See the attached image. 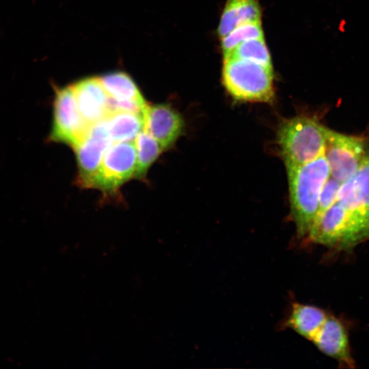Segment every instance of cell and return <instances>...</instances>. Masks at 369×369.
Masks as SVG:
<instances>
[{"label": "cell", "instance_id": "obj_1", "mask_svg": "<svg viewBox=\"0 0 369 369\" xmlns=\"http://www.w3.org/2000/svg\"><path fill=\"white\" fill-rule=\"evenodd\" d=\"M291 217L299 238L307 236L316 217L319 197L330 176L324 154L304 165L287 169Z\"/></svg>", "mask_w": 369, "mask_h": 369}, {"label": "cell", "instance_id": "obj_2", "mask_svg": "<svg viewBox=\"0 0 369 369\" xmlns=\"http://www.w3.org/2000/svg\"><path fill=\"white\" fill-rule=\"evenodd\" d=\"M329 128L316 118L299 116L284 122L277 141L286 169L311 162L324 154Z\"/></svg>", "mask_w": 369, "mask_h": 369}, {"label": "cell", "instance_id": "obj_3", "mask_svg": "<svg viewBox=\"0 0 369 369\" xmlns=\"http://www.w3.org/2000/svg\"><path fill=\"white\" fill-rule=\"evenodd\" d=\"M223 83L229 94L237 100L273 101V68L240 59H224Z\"/></svg>", "mask_w": 369, "mask_h": 369}, {"label": "cell", "instance_id": "obj_4", "mask_svg": "<svg viewBox=\"0 0 369 369\" xmlns=\"http://www.w3.org/2000/svg\"><path fill=\"white\" fill-rule=\"evenodd\" d=\"M338 202L346 210L353 236L359 244L369 239V153L357 172L342 183Z\"/></svg>", "mask_w": 369, "mask_h": 369}, {"label": "cell", "instance_id": "obj_5", "mask_svg": "<svg viewBox=\"0 0 369 369\" xmlns=\"http://www.w3.org/2000/svg\"><path fill=\"white\" fill-rule=\"evenodd\" d=\"M369 153L367 145L361 138L344 135L329 128L324 156L330 176L343 183L359 169Z\"/></svg>", "mask_w": 369, "mask_h": 369}, {"label": "cell", "instance_id": "obj_6", "mask_svg": "<svg viewBox=\"0 0 369 369\" xmlns=\"http://www.w3.org/2000/svg\"><path fill=\"white\" fill-rule=\"evenodd\" d=\"M90 127L78 110L72 86L56 88L49 140L74 148L84 139Z\"/></svg>", "mask_w": 369, "mask_h": 369}, {"label": "cell", "instance_id": "obj_7", "mask_svg": "<svg viewBox=\"0 0 369 369\" xmlns=\"http://www.w3.org/2000/svg\"><path fill=\"white\" fill-rule=\"evenodd\" d=\"M137 165V152L132 141L115 142L105 152L94 188L113 193L134 176Z\"/></svg>", "mask_w": 369, "mask_h": 369}, {"label": "cell", "instance_id": "obj_8", "mask_svg": "<svg viewBox=\"0 0 369 369\" xmlns=\"http://www.w3.org/2000/svg\"><path fill=\"white\" fill-rule=\"evenodd\" d=\"M112 144L105 120L91 126L84 139L73 148L77 156L79 184L94 188L103 156Z\"/></svg>", "mask_w": 369, "mask_h": 369}, {"label": "cell", "instance_id": "obj_9", "mask_svg": "<svg viewBox=\"0 0 369 369\" xmlns=\"http://www.w3.org/2000/svg\"><path fill=\"white\" fill-rule=\"evenodd\" d=\"M143 130L156 139L162 150L174 145L184 128L180 113L166 104L148 105L143 113Z\"/></svg>", "mask_w": 369, "mask_h": 369}, {"label": "cell", "instance_id": "obj_10", "mask_svg": "<svg viewBox=\"0 0 369 369\" xmlns=\"http://www.w3.org/2000/svg\"><path fill=\"white\" fill-rule=\"evenodd\" d=\"M71 86L78 110L90 126L106 119L109 96L99 78L83 79Z\"/></svg>", "mask_w": 369, "mask_h": 369}, {"label": "cell", "instance_id": "obj_11", "mask_svg": "<svg viewBox=\"0 0 369 369\" xmlns=\"http://www.w3.org/2000/svg\"><path fill=\"white\" fill-rule=\"evenodd\" d=\"M311 342L322 353L336 359L344 367H355L346 330L337 318L329 314Z\"/></svg>", "mask_w": 369, "mask_h": 369}, {"label": "cell", "instance_id": "obj_12", "mask_svg": "<svg viewBox=\"0 0 369 369\" xmlns=\"http://www.w3.org/2000/svg\"><path fill=\"white\" fill-rule=\"evenodd\" d=\"M328 315L318 307L295 302L292 305L284 326L311 342Z\"/></svg>", "mask_w": 369, "mask_h": 369}, {"label": "cell", "instance_id": "obj_13", "mask_svg": "<svg viewBox=\"0 0 369 369\" xmlns=\"http://www.w3.org/2000/svg\"><path fill=\"white\" fill-rule=\"evenodd\" d=\"M260 19L261 10L257 0H228L221 16L219 35L223 37L242 24Z\"/></svg>", "mask_w": 369, "mask_h": 369}, {"label": "cell", "instance_id": "obj_14", "mask_svg": "<svg viewBox=\"0 0 369 369\" xmlns=\"http://www.w3.org/2000/svg\"><path fill=\"white\" fill-rule=\"evenodd\" d=\"M113 142L132 141L144 129L143 115L128 111L111 113L105 120Z\"/></svg>", "mask_w": 369, "mask_h": 369}, {"label": "cell", "instance_id": "obj_15", "mask_svg": "<svg viewBox=\"0 0 369 369\" xmlns=\"http://www.w3.org/2000/svg\"><path fill=\"white\" fill-rule=\"evenodd\" d=\"M99 79L109 97L124 102L146 103L133 80L122 72L102 75Z\"/></svg>", "mask_w": 369, "mask_h": 369}, {"label": "cell", "instance_id": "obj_16", "mask_svg": "<svg viewBox=\"0 0 369 369\" xmlns=\"http://www.w3.org/2000/svg\"><path fill=\"white\" fill-rule=\"evenodd\" d=\"M137 165L134 176L143 178L152 163L157 159L162 148L150 135L142 130L135 137Z\"/></svg>", "mask_w": 369, "mask_h": 369}, {"label": "cell", "instance_id": "obj_17", "mask_svg": "<svg viewBox=\"0 0 369 369\" xmlns=\"http://www.w3.org/2000/svg\"><path fill=\"white\" fill-rule=\"evenodd\" d=\"M245 59L273 68L269 52L263 38L251 39L243 42L224 55V59Z\"/></svg>", "mask_w": 369, "mask_h": 369}, {"label": "cell", "instance_id": "obj_18", "mask_svg": "<svg viewBox=\"0 0 369 369\" xmlns=\"http://www.w3.org/2000/svg\"><path fill=\"white\" fill-rule=\"evenodd\" d=\"M222 38L221 48L225 55L243 42L263 38L261 21L242 24Z\"/></svg>", "mask_w": 369, "mask_h": 369}, {"label": "cell", "instance_id": "obj_19", "mask_svg": "<svg viewBox=\"0 0 369 369\" xmlns=\"http://www.w3.org/2000/svg\"><path fill=\"white\" fill-rule=\"evenodd\" d=\"M341 184V182L329 176L322 189L316 217L327 210L337 201Z\"/></svg>", "mask_w": 369, "mask_h": 369}]
</instances>
